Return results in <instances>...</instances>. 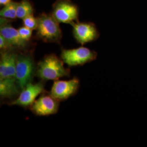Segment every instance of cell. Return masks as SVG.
Segmentation results:
<instances>
[{"instance_id":"1","label":"cell","mask_w":147,"mask_h":147,"mask_svg":"<svg viewBox=\"0 0 147 147\" xmlns=\"http://www.w3.org/2000/svg\"><path fill=\"white\" fill-rule=\"evenodd\" d=\"M36 74L42 81H55L69 76L70 70L64 67L62 59L54 54H51L45 56L38 63Z\"/></svg>"},{"instance_id":"2","label":"cell","mask_w":147,"mask_h":147,"mask_svg":"<svg viewBox=\"0 0 147 147\" xmlns=\"http://www.w3.org/2000/svg\"><path fill=\"white\" fill-rule=\"evenodd\" d=\"M36 73L34 59L31 55L20 54L17 55L16 63V79L20 90L32 82Z\"/></svg>"},{"instance_id":"3","label":"cell","mask_w":147,"mask_h":147,"mask_svg":"<svg viewBox=\"0 0 147 147\" xmlns=\"http://www.w3.org/2000/svg\"><path fill=\"white\" fill-rule=\"evenodd\" d=\"M37 37L45 42H58L62 32L58 22L53 16L42 14L38 19Z\"/></svg>"},{"instance_id":"4","label":"cell","mask_w":147,"mask_h":147,"mask_svg":"<svg viewBox=\"0 0 147 147\" xmlns=\"http://www.w3.org/2000/svg\"><path fill=\"white\" fill-rule=\"evenodd\" d=\"M96 57V53L86 47L63 49L61 55V57L64 63L69 67L83 65L94 61Z\"/></svg>"},{"instance_id":"5","label":"cell","mask_w":147,"mask_h":147,"mask_svg":"<svg viewBox=\"0 0 147 147\" xmlns=\"http://www.w3.org/2000/svg\"><path fill=\"white\" fill-rule=\"evenodd\" d=\"M80 87V81L77 78L64 80H55L50 92V94L57 100H65L76 93Z\"/></svg>"},{"instance_id":"6","label":"cell","mask_w":147,"mask_h":147,"mask_svg":"<svg viewBox=\"0 0 147 147\" xmlns=\"http://www.w3.org/2000/svg\"><path fill=\"white\" fill-rule=\"evenodd\" d=\"M59 101L50 94H43L34 101L30 109L37 116H50L58 112Z\"/></svg>"},{"instance_id":"7","label":"cell","mask_w":147,"mask_h":147,"mask_svg":"<svg viewBox=\"0 0 147 147\" xmlns=\"http://www.w3.org/2000/svg\"><path fill=\"white\" fill-rule=\"evenodd\" d=\"M45 92L42 82L32 84L30 82L22 89L18 97L11 101L9 105H17L23 107H30L40 94Z\"/></svg>"},{"instance_id":"8","label":"cell","mask_w":147,"mask_h":147,"mask_svg":"<svg viewBox=\"0 0 147 147\" xmlns=\"http://www.w3.org/2000/svg\"><path fill=\"white\" fill-rule=\"evenodd\" d=\"M73 26L74 36L82 45L92 42L98 37V33L95 27L91 24L78 22L71 24Z\"/></svg>"},{"instance_id":"9","label":"cell","mask_w":147,"mask_h":147,"mask_svg":"<svg viewBox=\"0 0 147 147\" xmlns=\"http://www.w3.org/2000/svg\"><path fill=\"white\" fill-rule=\"evenodd\" d=\"M53 16L58 22L71 24L78 19L77 7L68 2H62L56 5Z\"/></svg>"},{"instance_id":"10","label":"cell","mask_w":147,"mask_h":147,"mask_svg":"<svg viewBox=\"0 0 147 147\" xmlns=\"http://www.w3.org/2000/svg\"><path fill=\"white\" fill-rule=\"evenodd\" d=\"M17 54L4 50L1 53L0 58V79L16 78V63Z\"/></svg>"},{"instance_id":"11","label":"cell","mask_w":147,"mask_h":147,"mask_svg":"<svg viewBox=\"0 0 147 147\" xmlns=\"http://www.w3.org/2000/svg\"><path fill=\"white\" fill-rule=\"evenodd\" d=\"M0 34L5 38L12 47L23 49L26 47L27 42L22 38L18 30L11 26L5 24L1 25Z\"/></svg>"},{"instance_id":"12","label":"cell","mask_w":147,"mask_h":147,"mask_svg":"<svg viewBox=\"0 0 147 147\" xmlns=\"http://www.w3.org/2000/svg\"><path fill=\"white\" fill-rule=\"evenodd\" d=\"M20 92L16 78L0 79V95L2 98H11L19 94Z\"/></svg>"},{"instance_id":"13","label":"cell","mask_w":147,"mask_h":147,"mask_svg":"<svg viewBox=\"0 0 147 147\" xmlns=\"http://www.w3.org/2000/svg\"><path fill=\"white\" fill-rule=\"evenodd\" d=\"M33 7L31 3L27 0H23L18 3L16 9V16L19 19H24L27 16L33 14Z\"/></svg>"},{"instance_id":"14","label":"cell","mask_w":147,"mask_h":147,"mask_svg":"<svg viewBox=\"0 0 147 147\" xmlns=\"http://www.w3.org/2000/svg\"><path fill=\"white\" fill-rule=\"evenodd\" d=\"M18 3L15 2H10L5 5L0 11L1 17L5 19H14L17 18L16 9Z\"/></svg>"},{"instance_id":"15","label":"cell","mask_w":147,"mask_h":147,"mask_svg":"<svg viewBox=\"0 0 147 147\" xmlns=\"http://www.w3.org/2000/svg\"><path fill=\"white\" fill-rule=\"evenodd\" d=\"M22 20L24 26L32 30L37 29L38 22V19L35 18L32 14L27 16Z\"/></svg>"},{"instance_id":"16","label":"cell","mask_w":147,"mask_h":147,"mask_svg":"<svg viewBox=\"0 0 147 147\" xmlns=\"http://www.w3.org/2000/svg\"><path fill=\"white\" fill-rule=\"evenodd\" d=\"M32 31L33 30L25 26L21 27L18 29L20 36L27 42L29 41L31 37Z\"/></svg>"},{"instance_id":"17","label":"cell","mask_w":147,"mask_h":147,"mask_svg":"<svg viewBox=\"0 0 147 147\" xmlns=\"http://www.w3.org/2000/svg\"><path fill=\"white\" fill-rule=\"evenodd\" d=\"M12 48L9 43L1 34H0V49L4 50H9Z\"/></svg>"},{"instance_id":"18","label":"cell","mask_w":147,"mask_h":147,"mask_svg":"<svg viewBox=\"0 0 147 147\" xmlns=\"http://www.w3.org/2000/svg\"><path fill=\"white\" fill-rule=\"evenodd\" d=\"M11 2V0H0V4L1 5H5Z\"/></svg>"}]
</instances>
